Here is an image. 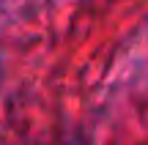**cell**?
I'll list each match as a JSON object with an SVG mask.
<instances>
[{"label": "cell", "mask_w": 148, "mask_h": 145, "mask_svg": "<svg viewBox=\"0 0 148 145\" xmlns=\"http://www.w3.org/2000/svg\"><path fill=\"white\" fill-rule=\"evenodd\" d=\"M5 3H8V0H0V8H3V5H5Z\"/></svg>", "instance_id": "cell-1"}]
</instances>
